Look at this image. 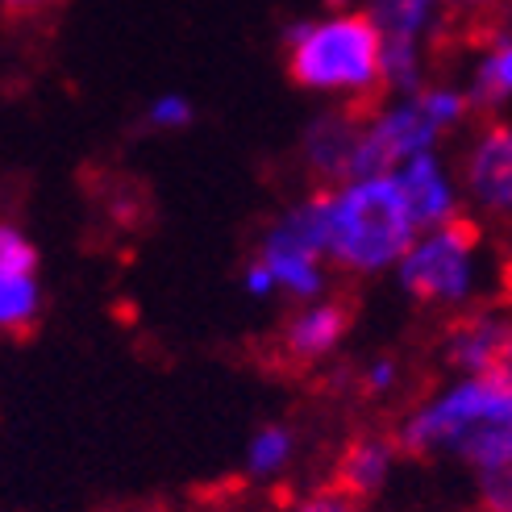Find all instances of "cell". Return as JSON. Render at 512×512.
<instances>
[{"instance_id": "obj_22", "label": "cell", "mask_w": 512, "mask_h": 512, "mask_svg": "<svg viewBox=\"0 0 512 512\" xmlns=\"http://www.w3.org/2000/svg\"><path fill=\"white\" fill-rule=\"evenodd\" d=\"M271 284H275V275H271L267 263H259V267H250V271H246V288H250L254 296H263Z\"/></svg>"}, {"instance_id": "obj_17", "label": "cell", "mask_w": 512, "mask_h": 512, "mask_svg": "<svg viewBox=\"0 0 512 512\" xmlns=\"http://www.w3.org/2000/svg\"><path fill=\"white\" fill-rule=\"evenodd\" d=\"M479 512H512V463L479 471Z\"/></svg>"}, {"instance_id": "obj_15", "label": "cell", "mask_w": 512, "mask_h": 512, "mask_svg": "<svg viewBox=\"0 0 512 512\" xmlns=\"http://www.w3.org/2000/svg\"><path fill=\"white\" fill-rule=\"evenodd\" d=\"M38 271V250L21 229H0V279H25Z\"/></svg>"}, {"instance_id": "obj_2", "label": "cell", "mask_w": 512, "mask_h": 512, "mask_svg": "<svg viewBox=\"0 0 512 512\" xmlns=\"http://www.w3.org/2000/svg\"><path fill=\"white\" fill-rule=\"evenodd\" d=\"M284 67L292 84L342 96L354 109H383L388 71H383V34L363 9H334L300 21L284 34Z\"/></svg>"}, {"instance_id": "obj_5", "label": "cell", "mask_w": 512, "mask_h": 512, "mask_svg": "<svg viewBox=\"0 0 512 512\" xmlns=\"http://www.w3.org/2000/svg\"><path fill=\"white\" fill-rule=\"evenodd\" d=\"M483 242V229L475 217L458 213L454 221L438 225L429 238H421L400 259V284L421 304H458L471 296L475 284V250Z\"/></svg>"}, {"instance_id": "obj_23", "label": "cell", "mask_w": 512, "mask_h": 512, "mask_svg": "<svg viewBox=\"0 0 512 512\" xmlns=\"http://www.w3.org/2000/svg\"><path fill=\"white\" fill-rule=\"evenodd\" d=\"M500 300H504V304H512V242H508L504 267H500Z\"/></svg>"}, {"instance_id": "obj_8", "label": "cell", "mask_w": 512, "mask_h": 512, "mask_svg": "<svg viewBox=\"0 0 512 512\" xmlns=\"http://www.w3.org/2000/svg\"><path fill=\"white\" fill-rule=\"evenodd\" d=\"M458 46L475 50V67H471V84L467 96L475 113H492L512 96V21H496V25H479V30L458 34Z\"/></svg>"}, {"instance_id": "obj_12", "label": "cell", "mask_w": 512, "mask_h": 512, "mask_svg": "<svg viewBox=\"0 0 512 512\" xmlns=\"http://www.w3.org/2000/svg\"><path fill=\"white\" fill-rule=\"evenodd\" d=\"M263 263L271 267L275 284L292 288L296 296H317L321 292V250L296 238L284 221H275L263 238Z\"/></svg>"}, {"instance_id": "obj_19", "label": "cell", "mask_w": 512, "mask_h": 512, "mask_svg": "<svg viewBox=\"0 0 512 512\" xmlns=\"http://www.w3.org/2000/svg\"><path fill=\"white\" fill-rule=\"evenodd\" d=\"M288 512H358V504L350 500V496H342V492H334L325 483L321 492H313V496H304L296 508H288Z\"/></svg>"}, {"instance_id": "obj_20", "label": "cell", "mask_w": 512, "mask_h": 512, "mask_svg": "<svg viewBox=\"0 0 512 512\" xmlns=\"http://www.w3.org/2000/svg\"><path fill=\"white\" fill-rule=\"evenodd\" d=\"M396 383V363L392 358H379V363H371L363 371V392H383V388H392Z\"/></svg>"}, {"instance_id": "obj_14", "label": "cell", "mask_w": 512, "mask_h": 512, "mask_svg": "<svg viewBox=\"0 0 512 512\" xmlns=\"http://www.w3.org/2000/svg\"><path fill=\"white\" fill-rule=\"evenodd\" d=\"M442 9L450 13V38L479 30V25L512 21V0H442Z\"/></svg>"}, {"instance_id": "obj_10", "label": "cell", "mask_w": 512, "mask_h": 512, "mask_svg": "<svg viewBox=\"0 0 512 512\" xmlns=\"http://www.w3.org/2000/svg\"><path fill=\"white\" fill-rule=\"evenodd\" d=\"M396 454H400L396 433H379V429L354 433V438L338 450L334 467H329V488L350 496L354 504H363L367 496H375L383 488Z\"/></svg>"}, {"instance_id": "obj_11", "label": "cell", "mask_w": 512, "mask_h": 512, "mask_svg": "<svg viewBox=\"0 0 512 512\" xmlns=\"http://www.w3.org/2000/svg\"><path fill=\"white\" fill-rule=\"evenodd\" d=\"M396 179H400V188L408 196V209H413V217H417V229H438V225L458 217L454 188H450L442 163L433 159V150H429V155L408 159L396 171Z\"/></svg>"}, {"instance_id": "obj_1", "label": "cell", "mask_w": 512, "mask_h": 512, "mask_svg": "<svg viewBox=\"0 0 512 512\" xmlns=\"http://www.w3.org/2000/svg\"><path fill=\"white\" fill-rule=\"evenodd\" d=\"M400 454H463L479 471L512 463V367L492 375H471L450 392L417 404L396 425Z\"/></svg>"}, {"instance_id": "obj_6", "label": "cell", "mask_w": 512, "mask_h": 512, "mask_svg": "<svg viewBox=\"0 0 512 512\" xmlns=\"http://www.w3.org/2000/svg\"><path fill=\"white\" fill-rule=\"evenodd\" d=\"M350 317H354V309H350L346 300H325V304H313V309L296 313V317L275 334V342L267 346V350H271L267 367H271V371H284V375L313 371L321 358L346 338Z\"/></svg>"}, {"instance_id": "obj_7", "label": "cell", "mask_w": 512, "mask_h": 512, "mask_svg": "<svg viewBox=\"0 0 512 512\" xmlns=\"http://www.w3.org/2000/svg\"><path fill=\"white\" fill-rule=\"evenodd\" d=\"M467 192L483 213L512 217V125L488 117L463 155Z\"/></svg>"}, {"instance_id": "obj_16", "label": "cell", "mask_w": 512, "mask_h": 512, "mask_svg": "<svg viewBox=\"0 0 512 512\" xmlns=\"http://www.w3.org/2000/svg\"><path fill=\"white\" fill-rule=\"evenodd\" d=\"M288 458H292V433L279 429V425H267L250 446V471L254 475H275Z\"/></svg>"}, {"instance_id": "obj_18", "label": "cell", "mask_w": 512, "mask_h": 512, "mask_svg": "<svg viewBox=\"0 0 512 512\" xmlns=\"http://www.w3.org/2000/svg\"><path fill=\"white\" fill-rule=\"evenodd\" d=\"M146 121L155 125V130H184V125L192 121V105H188L184 96H175V92L171 96H159L155 105L146 109Z\"/></svg>"}, {"instance_id": "obj_21", "label": "cell", "mask_w": 512, "mask_h": 512, "mask_svg": "<svg viewBox=\"0 0 512 512\" xmlns=\"http://www.w3.org/2000/svg\"><path fill=\"white\" fill-rule=\"evenodd\" d=\"M55 5H63V0H5V13L9 17H42Z\"/></svg>"}, {"instance_id": "obj_3", "label": "cell", "mask_w": 512, "mask_h": 512, "mask_svg": "<svg viewBox=\"0 0 512 512\" xmlns=\"http://www.w3.org/2000/svg\"><path fill=\"white\" fill-rule=\"evenodd\" d=\"M325 196V254L342 271L367 275L413 250L417 217L396 175L346 179L342 188H325Z\"/></svg>"}, {"instance_id": "obj_13", "label": "cell", "mask_w": 512, "mask_h": 512, "mask_svg": "<svg viewBox=\"0 0 512 512\" xmlns=\"http://www.w3.org/2000/svg\"><path fill=\"white\" fill-rule=\"evenodd\" d=\"M38 317H42V296H38L34 275L0 279V321H5V334L17 342L30 338L38 329Z\"/></svg>"}, {"instance_id": "obj_4", "label": "cell", "mask_w": 512, "mask_h": 512, "mask_svg": "<svg viewBox=\"0 0 512 512\" xmlns=\"http://www.w3.org/2000/svg\"><path fill=\"white\" fill-rule=\"evenodd\" d=\"M363 13L383 34L388 92L413 96L425 88V63L438 59L450 34V13L442 9V0H363Z\"/></svg>"}, {"instance_id": "obj_9", "label": "cell", "mask_w": 512, "mask_h": 512, "mask_svg": "<svg viewBox=\"0 0 512 512\" xmlns=\"http://www.w3.org/2000/svg\"><path fill=\"white\" fill-rule=\"evenodd\" d=\"M367 117H371L367 109L338 105L309 125V134H304V163H309V171L321 184L350 179V163H354V150H358V138H363Z\"/></svg>"}]
</instances>
